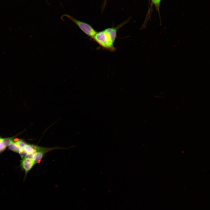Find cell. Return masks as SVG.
<instances>
[{"label": "cell", "instance_id": "cell-8", "mask_svg": "<svg viewBox=\"0 0 210 210\" xmlns=\"http://www.w3.org/2000/svg\"><path fill=\"white\" fill-rule=\"evenodd\" d=\"M155 5L157 7L159 6L161 0H152Z\"/></svg>", "mask_w": 210, "mask_h": 210}, {"label": "cell", "instance_id": "cell-6", "mask_svg": "<svg viewBox=\"0 0 210 210\" xmlns=\"http://www.w3.org/2000/svg\"><path fill=\"white\" fill-rule=\"evenodd\" d=\"M17 144L20 148V150H22L26 144V143L22 140H19L16 141Z\"/></svg>", "mask_w": 210, "mask_h": 210}, {"label": "cell", "instance_id": "cell-7", "mask_svg": "<svg viewBox=\"0 0 210 210\" xmlns=\"http://www.w3.org/2000/svg\"><path fill=\"white\" fill-rule=\"evenodd\" d=\"M3 138L0 137V153L4 150L6 147L3 142Z\"/></svg>", "mask_w": 210, "mask_h": 210}, {"label": "cell", "instance_id": "cell-5", "mask_svg": "<svg viewBox=\"0 0 210 210\" xmlns=\"http://www.w3.org/2000/svg\"><path fill=\"white\" fill-rule=\"evenodd\" d=\"M8 148L10 150L16 153H19L20 150V148L15 142L13 141L9 146Z\"/></svg>", "mask_w": 210, "mask_h": 210}, {"label": "cell", "instance_id": "cell-2", "mask_svg": "<svg viewBox=\"0 0 210 210\" xmlns=\"http://www.w3.org/2000/svg\"><path fill=\"white\" fill-rule=\"evenodd\" d=\"M64 17L67 18L72 21L83 33L92 39L97 32L91 25L87 23L77 20L67 14L63 15L61 17V19Z\"/></svg>", "mask_w": 210, "mask_h": 210}, {"label": "cell", "instance_id": "cell-3", "mask_svg": "<svg viewBox=\"0 0 210 210\" xmlns=\"http://www.w3.org/2000/svg\"><path fill=\"white\" fill-rule=\"evenodd\" d=\"M21 162V165L26 173H27L35 164L34 160L29 158H24Z\"/></svg>", "mask_w": 210, "mask_h": 210}, {"label": "cell", "instance_id": "cell-1", "mask_svg": "<svg viewBox=\"0 0 210 210\" xmlns=\"http://www.w3.org/2000/svg\"><path fill=\"white\" fill-rule=\"evenodd\" d=\"M128 21H125L116 27L97 32L92 39L99 44L100 48L111 52L116 51V48L114 45L117 38V32Z\"/></svg>", "mask_w": 210, "mask_h": 210}, {"label": "cell", "instance_id": "cell-4", "mask_svg": "<svg viewBox=\"0 0 210 210\" xmlns=\"http://www.w3.org/2000/svg\"><path fill=\"white\" fill-rule=\"evenodd\" d=\"M44 153L42 151H37L35 152L33 158L34 163H37L42 159Z\"/></svg>", "mask_w": 210, "mask_h": 210}]
</instances>
